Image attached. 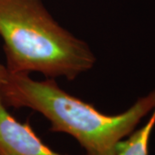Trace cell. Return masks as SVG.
Wrapping results in <instances>:
<instances>
[{
    "instance_id": "cell-1",
    "label": "cell",
    "mask_w": 155,
    "mask_h": 155,
    "mask_svg": "<svg viewBox=\"0 0 155 155\" xmlns=\"http://www.w3.org/2000/svg\"><path fill=\"white\" fill-rule=\"evenodd\" d=\"M0 95L5 106L28 108L44 116L52 132L72 136L86 155H116V146L127 137L155 107V90L140 97L128 110L106 115L92 104L63 91L54 80H34L0 65Z\"/></svg>"
},
{
    "instance_id": "cell-2",
    "label": "cell",
    "mask_w": 155,
    "mask_h": 155,
    "mask_svg": "<svg viewBox=\"0 0 155 155\" xmlns=\"http://www.w3.org/2000/svg\"><path fill=\"white\" fill-rule=\"evenodd\" d=\"M0 36L11 72L72 80L96 62L88 45L62 28L41 0H0Z\"/></svg>"
},
{
    "instance_id": "cell-3",
    "label": "cell",
    "mask_w": 155,
    "mask_h": 155,
    "mask_svg": "<svg viewBox=\"0 0 155 155\" xmlns=\"http://www.w3.org/2000/svg\"><path fill=\"white\" fill-rule=\"evenodd\" d=\"M0 155H64L45 145L28 122L22 123L6 110L0 95Z\"/></svg>"
},
{
    "instance_id": "cell-4",
    "label": "cell",
    "mask_w": 155,
    "mask_h": 155,
    "mask_svg": "<svg viewBox=\"0 0 155 155\" xmlns=\"http://www.w3.org/2000/svg\"><path fill=\"white\" fill-rule=\"evenodd\" d=\"M155 126V107L144 126L134 130L116 146V155H148L149 141Z\"/></svg>"
}]
</instances>
